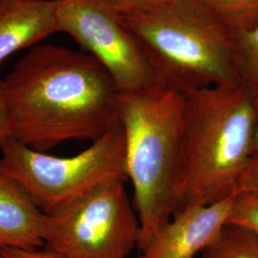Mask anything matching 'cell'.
<instances>
[{
	"label": "cell",
	"mask_w": 258,
	"mask_h": 258,
	"mask_svg": "<svg viewBox=\"0 0 258 258\" xmlns=\"http://www.w3.org/2000/svg\"><path fill=\"white\" fill-rule=\"evenodd\" d=\"M12 137L46 152L102 137L119 120L117 88L92 55L55 44L33 47L2 79Z\"/></svg>",
	"instance_id": "6da1fadb"
},
{
	"label": "cell",
	"mask_w": 258,
	"mask_h": 258,
	"mask_svg": "<svg viewBox=\"0 0 258 258\" xmlns=\"http://www.w3.org/2000/svg\"><path fill=\"white\" fill-rule=\"evenodd\" d=\"M125 175L140 222L139 251L174 215L183 168L184 94L165 83L118 92Z\"/></svg>",
	"instance_id": "7a4b0ae2"
},
{
	"label": "cell",
	"mask_w": 258,
	"mask_h": 258,
	"mask_svg": "<svg viewBox=\"0 0 258 258\" xmlns=\"http://www.w3.org/2000/svg\"><path fill=\"white\" fill-rule=\"evenodd\" d=\"M257 120L258 96L240 83L184 93L183 168L175 213L238 194Z\"/></svg>",
	"instance_id": "3957f363"
},
{
	"label": "cell",
	"mask_w": 258,
	"mask_h": 258,
	"mask_svg": "<svg viewBox=\"0 0 258 258\" xmlns=\"http://www.w3.org/2000/svg\"><path fill=\"white\" fill-rule=\"evenodd\" d=\"M115 12L159 82L184 94L239 83L233 35L195 0Z\"/></svg>",
	"instance_id": "277c9868"
},
{
	"label": "cell",
	"mask_w": 258,
	"mask_h": 258,
	"mask_svg": "<svg viewBox=\"0 0 258 258\" xmlns=\"http://www.w3.org/2000/svg\"><path fill=\"white\" fill-rule=\"evenodd\" d=\"M5 170L43 213L73 202L112 179H126L124 138L118 120L78 154L57 157L28 148L9 137L0 144Z\"/></svg>",
	"instance_id": "5b68a950"
},
{
	"label": "cell",
	"mask_w": 258,
	"mask_h": 258,
	"mask_svg": "<svg viewBox=\"0 0 258 258\" xmlns=\"http://www.w3.org/2000/svg\"><path fill=\"white\" fill-rule=\"evenodd\" d=\"M125 181L112 179L44 213L45 249L63 258H128L138 246L140 222Z\"/></svg>",
	"instance_id": "8992f818"
},
{
	"label": "cell",
	"mask_w": 258,
	"mask_h": 258,
	"mask_svg": "<svg viewBox=\"0 0 258 258\" xmlns=\"http://www.w3.org/2000/svg\"><path fill=\"white\" fill-rule=\"evenodd\" d=\"M57 32L73 37L113 80L118 92L159 83L155 72L115 10L104 0H55Z\"/></svg>",
	"instance_id": "52a82bcc"
},
{
	"label": "cell",
	"mask_w": 258,
	"mask_h": 258,
	"mask_svg": "<svg viewBox=\"0 0 258 258\" xmlns=\"http://www.w3.org/2000/svg\"><path fill=\"white\" fill-rule=\"evenodd\" d=\"M235 195L216 203L189 207L177 212L136 258L200 255L227 224Z\"/></svg>",
	"instance_id": "ba28073f"
},
{
	"label": "cell",
	"mask_w": 258,
	"mask_h": 258,
	"mask_svg": "<svg viewBox=\"0 0 258 258\" xmlns=\"http://www.w3.org/2000/svg\"><path fill=\"white\" fill-rule=\"evenodd\" d=\"M43 215L25 188L10 175L0 161V249L44 247Z\"/></svg>",
	"instance_id": "9c48e42d"
},
{
	"label": "cell",
	"mask_w": 258,
	"mask_h": 258,
	"mask_svg": "<svg viewBox=\"0 0 258 258\" xmlns=\"http://www.w3.org/2000/svg\"><path fill=\"white\" fill-rule=\"evenodd\" d=\"M56 32L55 0H0V63Z\"/></svg>",
	"instance_id": "30bf717a"
},
{
	"label": "cell",
	"mask_w": 258,
	"mask_h": 258,
	"mask_svg": "<svg viewBox=\"0 0 258 258\" xmlns=\"http://www.w3.org/2000/svg\"><path fill=\"white\" fill-rule=\"evenodd\" d=\"M234 36L258 25V0H195Z\"/></svg>",
	"instance_id": "8fae6325"
},
{
	"label": "cell",
	"mask_w": 258,
	"mask_h": 258,
	"mask_svg": "<svg viewBox=\"0 0 258 258\" xmlns=\"http://www.w3.org/2000/svg\"><path fill=\"white\" fill-rule=\"evenodd\" d=\"M200 258H258V236L247 229L226 224Z\"/></svg>",
	"instance_id": "7c38bea8"
},
{
	"label": "cell",
	"mask_w": 258,
	"mask_h": 258,
	"mask_svg": "<svg viewBox=\"0 0 258 258\" xmlns=\"http://www.w3.org/2000/svg\"><path fill=\"white\" fill-rule=\"evenodd\" d=\"M233 37L238 82L258 96V25Z\"/></svg>",
	"instance_id": "4fadbf2b"
},
{
	"label": "cell",
	"mask_w": 258,
	"mask_h": 258,
	"mask_svg": "<svg viewBox=\"0 0 258 258\" xmlns=\"http://www.w3.org/2000/svg\"><path fill=\"white\" fill-rule=\"evenodd\" d=\"M227 224L247 229L258 236L257 195L248 192L236 194Z\"/></svg>",
	"instance_id": "5bb4252c"
},
{
	"label": "cell",
	"mask_w": 258,
	"mask_h": 258,
	"mask_svg": "<svg viewBox=\"0 0 258 258\" xmlns=\"http://www.w3.org/2000/svg\"><path fill=\"white\" fill-rule=\"evenodd\" d=\"M238 192H248L258 196V120L249 164L242 177Z\"/></svg>",
	"instance_id": "9a60e30c"
},
{
	"label": "cell",
	"mask_w": 258,
	"mask_h": 258,
	"mask_svg": "<svg viewBox=\"0 0 258 258\" xmlns=\"http://www.w3.org/2000/svg\"><path fill=\"white\" fill-rule=\"evenodd\" d=\"M0 258H63L55 252L45 249H14L6 248L0 249Z\"/></svg>",
	"instance_id": "2e32d148"
},
{
	"label": "cell",
	"mask_w": 258,
	"mask_h": 258,
	"mask_svg": "<svg viewBox=\"0 0 258 258\" xmlns=\"http://www.w3.org/2000/svg\"><path fill=\"white\" fill-rule=\"evenodd\" d=\"M9 137H12V125L2 90V79L0 78V144Z\"/></svg>",
	"instance_id": "e0dca14e"
},
{
	"label": "cell",
	"mask_w": 258,
	"mask_h": 258,
	"mask_svg": "<svg viewBox=\"0 0 258 258\" xmlns=\"http://www.w3.org/2000/svg\"><path fill=\"white\" fill-rule=\"evenodd\" d=\"M111 7L116 11L120 10L135 9L155 6L169 0H104Z\"/></svg>",
	"instance_id": "ac0fdd59"
}]
</instances>
